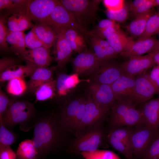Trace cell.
<instances>
[{
	"label": "cell",
	"mask_w": 159,
	"mask_h": 159,
	"mask_svg": "<svg viewBox=\"0 0 159 159\" xmlns=\"http://www.w3.org/2000/svg\"><path fill=\"white\" fill-rule=\"evenodd\" d=\"M138 109L143 115L144 124L156 136L159 135V97L143 104Z\"/></svg>",
	"instance_id": "cell-18"
},
{
	"label": "cell",
	"mask_w": 159,
	"mask_h": 159,
	"mask_svg": "<svg viewBox=\"0 0 159 159\" xmlns=\"http://www.w3.org/2000/svg\"><path fill=\"white\" fill-rule=\"evenodd\" d=\"M159 50V40L152 37H140L134 42L127 50L120 55L125 58L141 56L146 53H149Z\"/></svg>",
	"instance_id": "cell-19"
},
{
	"label": "cell",
	"mask_w": 159,
	"mask_h": 159,
	"mask_svg": "<svg viewBox=\"0 0 159 159\" xmlns=\"http://www.w3.org/2000/svg\"><path fill=\"white\" fill-rule=\"evenodd\" d=\"M16 138L15 134L7 129L0 120V148L10 146L15 142Z\"/></svg>",
	"instance_id": "cell-37"
},
{
	"label": "cell",
	"mask_w": 159,
	"mask_h": 159,
	"mask_svg": "<svg viewBox=\"0 0 159 159\" xmlns=\"http://www.w3.org/2000/svg\"><path fill=\"white\" fill-rule=\"evenodd\" d=\"M79 75L75 73L70 75L60 74L56 80V89L59 96H64L74 88L80 82L84 81L79 79Z\"/></svg>",
	"instance_id": "cell-28"
},
{
	"label": "cell",
	"mask_w": 159,
	"mask_h": 159,
	"mask_svg": "<svg viewBox=\"0 0 159 159\" xmlns=\"http://www.w3.org/2000/svg\"><path fill=\"white\" fill-rule=\"evenodd\" d=\"M106 39L117 54L129 49L134 42L120 29L108 36Z\"/></svg>",
	"instance_id": "cell-23"
},
{
	"label": "cell",
	"mask_w": 159,
	"mask_h": 159,
	"mask_svg": "<svg viewBox=\"0 0 159 159\" xmlns=\"http://www.w3.org/2000/svg\"><path fill=\"white\" fill-rule=\"evenodd\" d=\"M35 109L31 103L26 101H13L4 113L1 120L5 126L13 128L18 124L27 122L33 115Z\"/></svg>",
	"instance_id": "cell-5"
},
{
	"label": "cell",
	"mask_w": 159,
	"mask_h": 159,
	"mask_svg": "<svg viewBox=\"0 0 159 159\" xmlns=\"http://www.w3.org/2000/svg\"><path fill=\"white\" fill-rule=\"evenodd\" d=\"M104 130L97 126L80 135L71 144L70 151L80 153L98 150L103 143L105 136Z\"/></svg>",
	"instance_id": "cell-6"
},
{
	"label": "cell",
	"mask_w": 159,
	"mask_h": 159,
	"mask_svg": "<svg viewBox=\"0 0 159 159\" xmlns=\"http://www.w3.org/2000/svg\"><path fill=\"white\" fill-rule=\"evenodd\" d=\"M155 1L157 4V6H159V0H155Z\"/></svg>",
	"instance_id": "cell-54"
},
{
	"label": "cell",
	"mask_w": 159,
	"mask_h": 159,
	"mask_svg": "<svg viewBox=\"0 0 159 159\" xmlns=\"http://www.w3.org/2000/svg\"><path fill=\"white\" fill-rule=\"evenodd\" d=\"M133 103L116 100L111 107L109 120L111 129L122 127H132L144 123L141 112Z\"/></svg>",
	"instance_id": "cell-2"
},
{
	"label": "cell",
	"mask_w": 159,
	"mask_h": 159,
	"mask_svg": "<svg viewBox=\"0 0 159 159\" xmlns=\"http://www.w3.org/2000/svg\"><path fill=\"white\" fill-rule=\"evenodd\" d=\"M129 11L128 4L125 3L123 7L120 10L116 11L107 10L105 13L108 19L115 21L122 22L128 18Z\"/></svg>",
	"instance_id": "cell-40"
},
{
	"label": "cell",
	"mask_w": 159,
	"mask_h": 159,
	"mask_svg": "<svg viewBox=\"0 0 159 159\" xmlns=\"http://www.w3.org/2000/svg\"><path fill=\"white\" fill-rule=\"evenodd\" d=\"M158 35H159V32H158ZM158 40H159V39Z\"/></svg>",
	"instance_id": "cell-55"
},
{
	"label": "cell",
	"mask_w": 159,
	"mask_h": 159,
	"mask_svg": "<svg viewBox=\"0 0 159 159\" xmlns=\"http://www.w3.org/2000/svg\"><path fill=\"white\" fill-rule=\"evenodd\" d=\"M28 87L24 78H17L12 79L9 81L6 89L9 94L15 96L22 95Z\"/></svg>",
	"instance_id": "cell-34"
},
{
	"label": "cell",
	"mask_w": 159,
	"mask_h": 159,
	"mask_svg": "<svg viewBox=\"0 0 159 159\" xmlns=\"http://www.w3.org/2000/svg\"><path fill=\"white\" fill-rule=\"evenodd\" d=\"M25 41L26 47L29 49L42 47L48 48L38 38L32 28L27 34H25Z\"/></svg>",
	"instance_id": "cell-42"
},
{
	"label": "cell",
	"mask_w": 159,
	"mask_h": 159,
	"mask_svg": "<svg viewBox=\"0 0 159 159\" xmlns=\"http://www.w3.org/2000/svg\"><path fill=\"white\" fill-rule=\"evenodd\" d=\"M77 22L86 28L95 20L100 0H60Z\"/></svg>",
	"instance_id": "cell-3"
},
{
	"label": "cell",
	"mask_w": 159,
	"mask_h": 159,
	"mask_svg": "<svg viewBox=\"0 0 159 159\" xmlns=\"http://www.w3.org/2000/svg\"></svg>",
	"instance_id": "cell-56"
},
{
	"label": "cell",
	"mask_w": 159,
	"mask_h": 159,
	"mask_svg": "<svg viewBox=\"0 0 159 159\" xmlns=\"http://www.w3.org/2000/svg\"><path fill=\"white\" fill-rule=\"evenodd\" d=\"M57 34L70 28L77 29L87 35L89 32L80 24L70 12L59 3L54 7L46 24Z\"/></svg>",
	"instance_id": "cell-4"
},
{
	"label": "cell",
	"mask_w": 159,
	"mask_h": 159,
	"mask_svg": "<svg viewBox=\"0 0 159 159\" xmlns=\"http://www.w3.org/2000/svg\"><path fill=\"white\" fill-rule=\"evenodd\" d=\"M56 82L52 78L39 86L35 91L36 100L44 101L52 98L57 90Z\"/></svg>",
	"instance_id": "cell-31"
},
{
	"label": "cell",
	"mask_w": 159,
	"mask_h": 159,
	"mask_svg": "<svg viewBox=\"0 0 159 159\" xmlns=\"http://www.w3.org/2000/svg\"><path fill=\"white\" fill-rule=\"evenodd\" d=\"M73 51L80 53L86 46V37L88 36L79 30L70 28L62 32Z\"/></svg>",
	"instance_id": "cell-22"
},
{
	"label": "cell",
	"mask_w": 159,
	"mask_h": 159,
	"mask_svg": "<svg viewBox=\"0 0 159 159\" xmlns=\"http://www.w3.org/2000/svg\"><path fill=\"white\" fill-rule=\"evenodd\" d=\"M8 29L11 32H24L34 25L27 15L22 14H12L7 19Z\"/></svg>",
	"instance_id": "cell-29"
},
{
	"label": "cell",
	"mask_w": 159,
	"mask_h": 159,
	"mask_svg": "<svg viewBox=\"0 0 159 159\" xmlns=\"http://www.w3.org/2000/svg\"><path fill=\"white\" fill-rule=\"evenodd\" d=\"M20 59L9 57H3L0 60V74L9 67L18 64Z\"/></svg>",
	"instance_id": "cell-45"
},
{
	"label": "cell",
	"mask_w": 159,
	"mask_h": 159,
	"mask_svg": "<svg viewBox=\"0 0 159 159\" xmlns=\"http://www.w3.org/2000/svg\"><path fill=\"white\" fill-rule=\"evenodd\" d=\"M90 42L94 53L99 61H107L116 58L117 54L110 46L107 47H103L93 41L90 40Z\"/></svg>",
	"instance_id": "cell-33"
},
{
	"label": "cell",
	"mask_w": 159,
	"mask_h": 159,
	"mask_svg": "<svg viewBox=\"0 0 159 159\" xmlns=\"http://www.w3.org/2000/svg\"><path fill=\"white\" fill-rule=\"evenodd\" d=\"M141 159H159V135L150 143Z\"/></svg>",
	"instance_id": "cell-41"
},
{
	"label": "cell",
	"mask_w": 159,
	"mask_h": 159,
	"mask_svg": "<svg viewBox=\"0 0 159 159\" xmlns=\"http://www.w3.org/2000/svg\"><path fill=\"white\" fill-rule=\"evenodd\" d=\"M120 29V26L118 25L115 26L110 27L100 30L97 31L92 30L90 32L103 39H106L108 36L116 32Z\"/></svg>",
	"instance_id": "cell-47"
},
{
	"label": "cell",
	"mask_w": 159,
	"mask_h": 159,
	"mask_svg": "<svg viewBox=\"0 0 159 159\" xmlns=\"http://www.w3.org/2000/svg\"><path fill=\"white\" fill-rule=\"evenodd\" d=\"M118 25L114 20L109 19H103L101 20L99 22L92 31L100 30L110 27L115 26Z\"/></svg>",
	"instance_id": "cell-49"
},
{
	"label": "cell",
	"mask_w": 159,
	"mask_h": 159,
	"mask_svg": "<svg viewBox=\"0 0 159 159\" xmlns=\"http://www.w3.org/2000/svg\"><path fill=\"white\" fill-rule=\"evenodd\" d=\"M85 159H120L114 152L109 150H97L80 153Z\"/></svg>",
	"instance_id": "cell-38"
},
{
	"label": "cell",
	"mask_w": 159,
	"mask_h": 159,
	"mask_svg": "<svg viewBox=\"0 0 159 159\" xmlns=\"http://www.w3.org/2000/svg\"><path fill=\"white\" fill-rule=\"evenodd\" d=\"M65 130L52 116L40 118L35 122L32 140L36 150L37 158L45 156L61 144Z\"/></svg>",
	"instance_id": "cell-1"
},
{
	"label": "cell",
	"mask_w": 159,
	"mask_h": 159,
	"mask_svg": "<svg viewBox=\"0 0 159 159\" xmlns=\"http://www.w3.org/2000/svg\"><path fill=\"white\" fill-rule=\"evenodd\" d=\"M37 67L26 63L25 65L16 64L7 68L0 74V81L4 82L15 78L30 77Z\"/></svg>",
	"instance_id": "cell-24"
},
{
	"label": "cell",
	"mask_w": 159,
	"mask_h": 159,
	"mask_svg": "<svg viewBox=\"0 0 159 159\" xmlns=\"http://www.w3.org/2000/svg\"><path fill=\"white\" fill-rule=\"evenodd\" d=\"M17 159H37V153L32 140H26L19 144L16 152Z\"/></svg>",
	"instance_id": "cell-32"
},
{
	"label": "cell",
	"mask_w": 159,
	"mask_h": 159,
	"mask_svg": "<svg viewBox=\"0 0 159 159\" xmlns=\"http://www.w3.org/2000/svg\"><path fill=\"white\" fill-rule=\"evenodd\" d=\"M132 127H122L111 129L107 136L109 144L127 159H133L131 141Z\"/></svg>",
	"instance_id": "cell-9"
},
{
	"label": "cell",
	"mask_w": 159,
	"mask_h": 159,
	"mask_svg": "<svg viewBox=\"0 0 159 159\" xmlns=\"http://www.w3.org/2000/svg\"><path fill=\"white\" fill-rule=\"evenodd\" d=\"M57 0H31L27 15L31 20L46 24L50 15L59 3Z\"/></svg>",
	"instance_id": "cell-11"
},
{
	"label": "cell",
	"mask_w": 159,
	"mask_h": 159,
	"mask_svg": "<svg viewBox=\"0 0 159 159\" xmlns=\"http://www.w3.org/2000/svg\"><path fill=\"white\" fill-rule=\"evenodd\" d=\"M86 100L83 98L75 100L66 106L62 111L59 122L65 130H77L84 114Z\"/></svg>",
	"instance_id": "cell-7"
},
{
	"label": "cell",
	"mask_w": 159,
	"mask_h": 159,
	"mask_svg": "<svg viewBox=\"0 0 159 159\" xmlns=\"http://www.w3.org/2000/svg\"><path fill=\"white\" fill-rule=\"evenodd\" d=\"M52 59L49 49L44 47L29 49L23 58L26 63L37 67H48Z\"/></svg>",
	"instance_id": "cell-20"
},
{
	"label": "cell",
	"mask_w": 159,
	"mask_h": 159,
	"mask_svg": "<svg viewBox=\"0 0 159 159\" xmlns=\"http://www.w3.org/2000/svg\"><path fill=\"white\" fill-rule=\"evenodd\" d=\"M0 159H17V155L10 146H6L0 148Z\"/></svg>",
	"instance_id": "cell-48"
},
{
	"label": "cell",
	"mask_w": 159,
	"mask_h": 159,
	"mask_svg": "<svg viewBox=\"0 0 159 159\" xmlns=\"http://www.w3.org/2000/svg\"><path fill=\"white\" fill-rule=\"evenodd\" d=\"M90 89L92 100L99 106L111 109L116 101L110 85L93 82Z\"/></svg>",
	"instance_id": "cell-17"
},
{
	"label": "cell",
	"mask_w": 159,
	"mask_h": 159,
	"mask_svg": "<svg viewBox=\"0 0 159 159\" xmlns=\"http://www.w3.org/2000/svg\"><path fill=\"white\" fill-rule=\"evenodd\" d=\"M8 15L4 13L0 15V49L1 51H9L10 49L6 41V37L8 29L7 25V19Z\"/></svg>",
	"instance_id": "cell-35"
},
{
	"label": "cell",
	"mask_w": 159,
	"mask_h": 159,
	"mask_svg": "<svg viewBox=\"0 0 159 159\" xmlns=\"http://www.w3.org/2000/svg\"><path fill=\"white\" fill-rule=\"evenodd\" d=\"M120 65L123 74L135 77L146 72L147 70L156 64L150 53L144 56L131 57L127 61Z\"/></svg>",
	"instance_id": "cell-12"
},
{
	"label": "cell",
	"mask_w": 159,
	"mask_h": 159,
	"mask_svg": "<svg viewBox=\"0 0 159 159\" xmlns=\"http://www.w3.org/2000/svg\"><path fill=\"white\" fill-rule=\"evenodd\" d=\"M57 34L54 60L57 62L58 67L61 69L64 67L69 61L73 50L63 34L61 33Z\"/></svg>",
	"instance_id": "cell-21"
},
{
	"label": "cell",
	"mask_w": 159,
	"mask_h": 159,
	"mask_svg": "<svg viewBox=\"0 0 159 159\" xmlns=\"http://www.w3.org/2000/svg\"><path fill=\"white\" fill-rule=\"evenodd\" d=\"M156 136L144 123L132 127L131 141L133 159H141L145 151Z\"/></svg>",
	"instance_id": "cell-8"
},
{
	"label": "cell",
	"mask_w": 159,
	"mask_h": 159,
	"mask_svg": "<svg viewBox=\"0 0 159 159\" xmlns=\"http://www.w3.org/2000/svg\"><path fill=\"white\" fill-rule=\"evenodd\" d=\"M39 39L50 48L56 41L57 34L47 25L37 23L32 28Z\"/></svg>",
	"instance_id": "cell-30"
},
{
	"label": "cell",
	"mask_w": 159,
	"mask_h": 159,
	"mask_svg": "<svg viewBox=\"0 0 159 159\" xmlns=\"http://www.w3.org/2000/svg\"><path fill=\"white\" fill-rule=\"evenodd\" d=\"M25 35L24 32H11L9 30L6 37V41L10 45L11 50L22 59L27 51Z\"/></svg>",
	"instance_id": "cell-26"
},
{
	"label": "cell",
	"mask_w": 159,
	"mask_h": 159,
	"mask_svg": "<svg viewBox=\"0 0 159 159\" xmlns=\"http://www.w3.org/2000/svg\"><path fill=\"white\" fill-rule=\"evenodd\" d=\"M94 53L85 49L72 60V63L75 73L78 75L92 74L101 63Z\"/></svg>",
	"instance_id": "cell-15"
},
{
	"label": "cell",
	"mask_w": 159,
	"mask_h": 159,
	"mask_svg": "<svg viewBox=\"0 0 159 159\" xmlns=\"http://www.w3.org/2000/svg\"><path fill=\"white\" fill-rule=\"evenodd\" d=\"M148 74L150 79L159 90V65L154 66Z\"/></svg>",
	"instance_id": "cell-50"
},
{
	"label": "cell",
	"mask_w": 159,
	"mask_h": 159,
	"mask_svg": "<svg viewBox=\"0 0 159 159\" xmlns=\"http://www.w3.org/2000/svg\"><path fill=\"white\" fill-rule=\"evenodd\" d=\"M14 3L11 0H0V10H9L11 9Z\"/></svg>",
	"instance_id": "cell-51"
},
{
	"label": "cell",
	"mask_w": 159,
	"mask_h": 159,
	"mask_svg": "<svg viewBox=\"0 0 159 159\" xmlns=\"http://www.w3.org/2000/svg\"><path fill=\"white\" fill-rule=\"evenodd\" d=\"M123 74L120 64L113 60L102 62L92 74L94 82L111 85Z\"/></svg>",
	"instance_id": "cell-10"
},
{
	"label": "cell",
	"mask_w": 159,
	"mask_h": 159,
	"mask_svg": "<svg viewBox=\"0 0 159 159\" xmlns=\"http://www.w3.org/2000/svg\"><path fill=\"white\" fill-rule=\"evenodd\" d=\"M135 78L123 74L110 85L116 100L130 102L134 104Z\"/></svg>",
	"instance_id": "cell-16"
},
{
	"label": "cell",
	"mask_w": 159,
	"mask_h": 159,
	"mask_svg": "<svg viewBox=\"0 0 159 159\" xmlns=\"http://www.w3.org/2000/svg\"><path fill=\"white\" fill-rule=\"evenodd\" d=\"M110 109L97 105L91 96H89L86 100L83 116L77 133H79L86 127L98 124L106 116Z\"/></svg>",
	"instance_id": "cell-13"
},
{
	"label": "cell",
	"mask_w": 159,
	"mask_h": 159,
	"mask_svg": "<svg viewBox=\"0 0 159 159\" xmlns=\"http://www.w3.org/2000/svg\"><path fill=\"white\" fill-rule=\"evenodd\" d=\"M53 68L48 67H37L30 77L27 85L29 89L35 91L41 84L52 78Z\"/></svg>",
	"instance_id": "cell-27"
},
{
	"label": "cell",
	"mask_w": 159,
	"mask_h": 159,
	"mask_svg": "<svg viewBox=\"0 0 159 159\" xmlns=\"http://www.w3.org/2000/svg\"><path fill=\"white\" fill-rule=\"evenodd\" d=\"M159 31V10L148 19L144 31L140 37H150Z\"/></svg>",
	"instance_id": "cell-36"
},
{
	"label": "cell",
	"mask_w": 159,
	"mask_h": 159,
	"mask_svg": "<svg viewBox=\"0 0 159 159\" xmlns=\"http://www.w3.org/2000/svg\"><path fill=\"white\" fill-rule=\"evenodd\" d=\"M156 11L153 8L136 16L125 27L130 34L134 37H140L143 34L149 18Z\"/></svg>",
	"instance_id": "cell-25"
},
{
	"label": "cell",
	"mask_w": 159,
	"mask_h": 159,
	"mask_svg": "<svg viewBox=\"0 0 159 159\" xmlns=\"http://www.w3.org/2000/svg\"><path fill=\"white\" fill-rule=\"evenodd\" d=\"M135 78L134 103L136 106L150 99L154 95L159 94V90L146 72Z\"/></svg>",
	"instance_id": "cell-14"
},
{
	"label": "cell",
	"mask_w": 159,
	"mask_h": 159,
	"mask_svg": "<svg viewBox=\"0 0 159 159\" xmlns=\"http://www.w3.org/2000/svg\"><path fill=\"white\" fill-rule=\"evenodd\" d=\"M151 53L155 64L159 65V50L156 51Z\"/></svg>",
	"instance_id": "cell-53"
},
{
	"label": "cell",
	"mask_w": 159,
	"mask_h": 159,
	"mask_svg": "<svg viewBox=\"0 0 159 159\" xmlns=\"http://www.w3.org/2000/svg\"><path fill=\"white\" fill-rule=\"evenodd\" d=\"M147 0H135L128 4L129 11H132L145 2Z\"/></svg>",
	"instance_id": "cell-52"
},
{
	"label": "cell",
	"mask_w": 159,
	"mask_h": 159,
	"mask_svg": "<svg viewBox=\"0 0 159 159\" xmlns=\"http://www.w3.org/2000/svg\"><path fill=\"white\" fill-rule=\"evenodd\" d=\"M13 101L10 100L6 94L0 89V119L3 116L8 107Z\"/></svg>",
	"instance_id": "cell-46"
},
{
	"label": "cell",
	"mask_w": 159,
	"mask_h": 159,
	"mask_svg": "<svg viewBox=\"0 0 159 159\" xmlns=\"http://www.w3.org/2000/svg\"><path fill=\"white\" fill-rule=\"evenodd\" d=\"M103 2L107 10L112 11L120 10L125 3V1L123 0H104Z\"/></svg>",
	"instance_id": "cell-44"
},
{
	"label": "cell",
	"mask_w": 159,
	"mask_h": 159,
	"mask_svg": "<svg viewBox=\"0 0 159 159\" xmlns=\"http://www.w3.org/2000/svg\"><path fill=\"white\" fill-rule=\"evenodd\" d=\"M156 6L155 0H147L144 3L131 11V14L135 17L139 14L150 10Z\"/></svg>",
	"instance_id": "cell-43"
},
{
	"label": "cell",
	"mask_w": 159,
	"mask_h": 159,
	"mask_svg": "<svg viewBox=\"0 0 159 159\" xmlns=\"http://www.w3.org/2000/svg\"><path fill=\"white\" fill-rule=\"evenodd\" d=\"M14 4L12 8L4 10V13L9 16L10 14H22L27 15L28 6L31 0H11Z\"/></svg>",
	"instance_id": "cell-39"
}]
</instances>
